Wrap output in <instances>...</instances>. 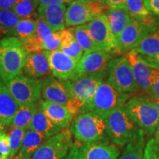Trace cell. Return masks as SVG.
Returning <instances> with one entry per match:
<instances>
[{"label": "cell", "mask_w": 159, "mask_h": 159, "mask_svg": "<svg viewBox=\"0 0 159 159\" xmlns=\"http://www.w3.org/2000/svg\"><path fill=\"white\" fill-rule=\"evenodd\" d=\"M38 108V102L27 103L20 105L10 126L23 129L30 128L32 119Z\"/></svg>", "instance_id": "4316f807"}, {"label": "cell", "mask_w": 159, "mask_h": 159, "mask_svg": "<svg viewBox=\"0 0 159 159\" xmlns=\"http://www.w3.org/2000/svg\"><path fill=\"white\" fill-rule=\"evenodd\" d=\"M69 130L76 142L80 143L110 141L107 134L105 117L94 111L77 115L71 122Z\"/></svg>", "instance_id": "7a4b0ae2"}, {"label": "cell", "mask_w": 159, "mask_h": 159, "mask_svg": "<svg viewBox=\"0 0 159 159\" xmlns=\"http://www.w3.org/2000/svg\"><path fill=\"white\" fill-rule=\"evenodd\" d=\"M147 97H148L149 100H150V102L155 105V107H156V108L159 111V98H156V97H151L148 96V95H147Z\"/></svg>", "instance_id": "bcb514c9"}, {"label": "cell", "mask_w": 159, "mask_h": 159, "mask_svg": "<svg viewBox=\"0 0 159 159\" xmlns=\"http://www.w3.org/2000/svg\"><path fill=\"white\" fill-rule=\"evenodd\" d=\"M38 7L39 5L33 0H17L12 11L21 19H36Z\"/></svg>", "instance_id": "4dcf8cb0"}, {"label": "cell", "mask_w": 159, "mask_h": 159, "mask_svg": "<svg viewBox=\"0 0 159 159\" xmlns=\"http://www.w3.org/2000/svg\"><path fill=\"white\" fill-rule=\"evenodd\" d=\"M124 108L134 122L144 131L146 138H151L158 125L159 111L148 97H130Z\"/></svg>", "instance_id": "277c9868"}, {"label": "cell", "mask_w": 159, "mask_h": 159, "mask_svg": "<svg viewBox=\"0 0 159 159\" xmlns=\"http://www.w3.org/2000/svg\"><path fill=\"white\" fill-rule=\"evenodd\" d=\"M91 1L97 2L103 4V5H107V4H106V0H91Z\"/></svg>", "instance_id": "c3c4849f"}, {"label": "cell", "mask_w": 159, "mask_h": 159, "mask_svg": "<svg viewBox=\"0 0 159 159\" xmlns=\"http://www.w3.org/2000/svg\"><path fill=\"white\" fill-rule=\"evenodd\" d=\"M70 81L61 80L51 75L42 82L43 99L66 106L70 99Z\"/></svg>", "instance_id": "9a60e30c"}, {"label": "cell", "mask_w": 159, "mask_h": 159, "mask_svg": "<svg viewBox=\"0 0 159 159\" xmlns=\"http://www.w3.org/2000/svg\"><path fill=\"white\" fill-rule=\"evenodd\" d=\"M86 25L89 35L100 50L119 55L118 43L113 34L108 17L105 13L99 15Z\"/></svg>", "instance_id": "8fae6325"}, {"label": "cell", "mask_w": 159, "mask_h": 159, "mask_svg": "<svg viewBox=\"0 0 159 159\" xmlns=\"http://www.w3.org/2000/svg\"><path fill=\"white\" fill-rule=\"evenodd\" d=\"M61 30L54 31L52 35L48 39L43 41L41 44L42 50H57L59 49L61 41Z\"/></svg>", "instance_id": "8d00e7d4"}, {"label": "cell", "mask_w": 159, "mask_h": 159, "mask_svg": "<svg viewBox=\"0 0 159 159\" xmlns=\"http://www.w3.org/2000/svg\"><path fill=\"white\" fill-rule=\"evenodd\" d=\"M13 159H24V158H22V156H21V155H20L19 153H18Z\"/></svg>", "instance_id": "681fc988"}, {"label": "cell", "mask_w": 159, "mask_h": 159, "mask_svg": "<svg viewBox=\"0 0 159 159\" xmlns=\"http://www.w3.org/2000/svg\"><path fill=\"white\" fill-rule=\"evenodd\" d=\"M74 0H41L39 6H44L49 5H55V4H66L71 3Z\"/></svg>", "instance_id": "ee69618b"}, {"label": "cell", "mask_w": 159, "mask_h": 159, "mask_svg": "<svg viewBox=\"0 0 159 159\" xmlns=\"http://www.w3.org/2000/svg\"><path fill=\"white\" fill-rule=\"evenodd\" d=\"M2 39V36H1V35H0V40H1Z\"/></svg>", "instance_id": "f5cc1de1"}, {"label": "cell", "mask_w": 159, "mask_h": 159, "mask_svg": "<svg viewBox=\"0 0 159 159\" xmlns=\"http://www.w3.org/2000/svg\"><path fill=\"white\" fill-rule=\"evenodd\" d=\"M30 128L48 137L55 136L61 131V129L54 124L52 121L45 114L39 104L36 112L32 119Z\"/></svg>", "instance_id": "603a6c76"}, {"label": "cell", "mask_w": 159, "mask_h": 159, "mask_svg": "<svg viewBox=\"0 0 159 159\" xmlns=\"http://www.w3.org/2000/svg\"><path fill=\"white\" fill-rule=\"evenodd\" d=\"M27 55L18 38L10 36L0 40V80L5 83L22 75Z\"/></svg>", "instance_id": "6da1fadb"}, {"label": "cell", "mask_w": 159, "mask_h": 159, "mask_svg": "<svg viewBox=\"0 0 159 159\" xmlns=\"http://www.w3.org/2000/svg\"><path fill=\"white\" fill-rule=\"evenodd\" d=\"M151 97L159 98V70L152 68L151 69V86L146 94Z\"/></svg>", "instance_id": "74e56055"}, {"label": "cell", "mask_w": 159, "mask_h": 159, "mask_svg": "<svg viewBox=\"0 0 159 159\" xmlns=\"http://www.w3.org/2000/svg\"><path fill=\"white\" fill-rule=\"evenodd\" d=\"M64 159H85L80 148V143L75 142Z\"/></svg>", "instance_id": "ab89813d"}, {"label": "cell", "mask_w": 159, "mask_h": 159, "mask_svg": "<svg viewBox=\"0 0 159 159\" xmlns=\"http://www.w3.org/2000/svg\"><path fill=\"white\" fill-rule=\"evenodd\" d=\"M145 159H159V122L151 138L144 148Z\"/></svg>", "instance_id": "e575fe53"}, {"label": "cell", "mask_w": 159, "mask_h": 159, "mask_svg": "<svg viewBox=\"0 0 159 159\" xmlns=\"http://www.w3.org/2000/svg\"><path fill=\"white\" fill-rule=\"evenodd\" d=\"M43 81L21 75L5 84L19 105L37 102L41 96Z\"/></svg>", "instance_id": "9c48e42d"}, {"label": "cell", "mask_w": 159, "mask_h": 159, "mask_svg": "<svg viewBox=\"0 0 159 159\" xmlns=\"http://www.w3.org/2000/svg\"><path fill=\"white\" fill-rule=\"evenodd\" d=\"M139 55L153 56L159 53V27L147 35L138 45L133 49Z\"/></svg>", "instance_id": "83f0119b"}, {"label": "cell", "mask_w": 159, "mask_h": 159, "mask_svg": "<svg viewBox=\"0 0 159 159\" xmlns=\"http://www.w3.org/2000/svg\"><path fill=\"white\" fill-rule=\"evenodd\" d=\"M38 104L49 119L61 130L67 129L71 125L75 116L66 106L41 99L38 101Z\"/></svg>", "instance_id": "d6986e66"}, {"label": "cell", "mask_w": 159, "mask_h": 159, "mask_svg": "<svg viewBox=\"0 0 159 159\" xmlns=\"http://www.w3.org/2000/svg\"><path fill=\"white\" fill-rule=\"evenodd\" d=\"M26 132H27L26 129L11 127V130L8 133L10 148H11L10 159H13L19 152Z\"/></svg>", "instance_id": "d6a6232c"}, {"label": "cell", "mask_w": 159, "mask_h": 159, "mask_svg": "<svg viewBox=\"0 0 159 159\" xmlns=\"http://www.w3.org/2000/svg\"><path fill=\"white\" fill-rule=\"evenodd\" d=\"M23 72L30 78L41 81L51 76L49 61L42 51L27 55Z\"/></svg>", "instance_id": "e0dca14e"}, {"label": "cell", "mask_w": 159, "mask_h": 159, "mask_svg": "<svg viewBox=\"0 0 159 159\" xmlns=\"http://www.w3.org/2000/svg\"><path fill=\"white\" fill-rule=\"evenodd\" d=\"M75 36L85 53L100 50L89 35L87 25H81L75 27Z\"/></svg>", "instance_id": "1f68e13d"}, {"label": "cell", "mask_w": 159, "mask_h": 159, "mask_svg": "<svg viewBox=\"0 0 159 159\" xmlns=\"http://www.w3.org/2000/svg\"><path fill=\"white\" fill-rule=\"evenodd\" d=\"M107 134L113 144L125 147L142 130L131 119L124 106L112 111L105 116Z\"/></svg>", "instance_id": "3957f363"}, {"label": "cell", "mask_w": 159, "mask_h": 159, "mask_svg": "<svg viewBox=\"0 0 159 159\" xmlns=\"http://www.w3.org/2000/svg\"><path fill=\"white\" fill-rule=\"evenodd\" d=\"M130 98V94L119 91L106 79L100 83L94 98L81 113L94 111L105 117L112 111L124 106Z\"/></svg>", "instance_id": "5b68a950"}, {"label": "cell", "mask_w": 159, "mask_h": 159, "mask_svg": "<svg viewBox=\"0 0 159 159\" xmlns=\"http://www.w3.org/2000/svg\"><path fill=\"white\" fill-rule=\"evenodd\" d=\"M10 153H11V148H10L8 134L2 132L0 134V155L9 158Z\"/></svg>", "instance_id": "f35d334b"}, {"label": "cell", "mask_w": 159, "mask_h": 159, "mask_svg": "<svg viewBox=\"0 0 159 159\" xmlns=\"http://www.w3.org/2000/svg\"><path fill=\"white\" fill-rule=\"evenodd\" d=\"M61 34L62 37L58 49L79 62L84 55V51L75 36V28L69 27L61 30Z\"/></svg>", "instance_id": "7402d4cb"}, {"label": "cell", "mask_w": 159, "mask_h": 159, "mask_svg": "<svg viewBox=\"0 0 159 159\" xmlns=\"http://www.w3.org/2000/svg\"><path fill=\"white\" fill-rule=\"evenodd\" d=\"M145 139L146 136L142 130L136 138L125 145L118 159H145Z\"/></svg>", "instance_id": "484cf974"}, {"label": "cell", "mask_w": 159, "mask_h": 159, "mask_svg": "<svg viewBox=\"0 0 159 159\" xmlns=\"http://www.w3.org/2000/svg\"><path fill=\"white\" fill-rule=\"evenodd\" d=\"M0 159H10L8 157H5V156H1L0 155Z\"/></svg>", "instance_id": "f907efd6"}, {"label": "cell", "mask_w": 159, "mask_h": 159, "mask_svg": "<svg viewBox=\"0 0 159 159\" xmlns=\"http://www.w3.org/2000/svg\"><path fill=\"white\" fill-rule=\"evenodd\" d=\"M49 138L31 128H28L24 138L22 145L19 153L24 159H31L40 146Z\"/></svg>", "instance_id": "cb8c5ba5"}, {"label": "cell", "mask_w": 159, "mask_h": 159, "mask_svg": "<svg viewBox=\"0 0 159 159\" xmlns=\"http://www.w3.org/2000/svg\"><path fill=\"white\" fill-rule=\"evenodd\" d=\"M66 4H55L39 6L38 18L44 21L53 31H58L66 27Z\"/></svg>", "instance_id": "ffe728a7"}, {"label": "cell", "mask_w": 159, "mask_h": 159, "mask_svg": "<svg viewBox=\"0 0 159 159\" xmlns=\"http://www.w3.org/2000/svg\"><path fill=\"white\" fill-rule=\"evenodd\" d=\"M19 106L5 83L0 80V121L5 126L11 125Z\"/></svg>", "instance_id": "44dd1931"}, {"label": "cell", "mask_w": 159, "mask_h": 159, "mask_svg": "<svg viewBox=\"0 0 159 159\" xmlns=\"http://www.w3.org/2000/svg\"><path fill=\"white\" fill-rule=\"evenodd\" d=\"M33 2H35L38 5H39V2H40V1H41V0H33Z\"/></svg>", "instance_id": "816d5d0a"}, {"label": "cell", "mask_w": 159, "mask_h": 159, "mask_svg": "<svg viewBox=\"0 0 159 159\" xmlns=\"http://www.w3.org/2000/svg\"><path fill=\"white\" fill-rule=\"evenodd\" d=\"M147 8L159 16V0H144Z\"/></svg>", "instance_id": "b9f144b4"}, {"label": "cell", "mask_w": 159, "mask_h": 159, "mask_svg": "<svg viewBox=\"0 0 159 159\" xmlns=\"http://www.w3.org/2000/svg\"><path fill=\"white\" fill-rule=\"evenodd\" d=\"M128 59L132 69L134 78L140 90L145 94L148 92L151 86V69L143 60L140 55L134 49H131L124 55Z\"/></svg>", "instance_id": "2e32d148"}, {"label": "cell", "mask_w": 159, "mask_h": 159, "mask_svg": "<svg viewBox=\"0 0 159 159\" xmlns=\"http://www.w3.org/2000/svg\"><path fill=\"white\" fill-rule=\"evenodd\" d=\"M70 130L65 129L43 143L31 159H64L73 144Z\"/></svg>", "instance_id": "30bf717a"}, {"label": "cell", "mask_w": 159, "mask_h": 159, "mask_svg": "<svg viewBox=\"0 0 159 159\" xmlns=\"http://www.w3.org/2000/svg\"><path fill=\"white\" fill-rule=\"evenodd\" d=\"M107 80L117 89L124 93L137 92L139 89L130 63L125 55L114 57L108 64Z\"/></svg>", "instance_id": "ba28073f"}, {"label": "cell", "mask_w": 159, "mask_h": 159, "mask_svg": "<svg viewBox=\"0 0 159 159\" xmlns=\"http://www.w3.org/2000/svg\"><path fill=\"white\" fill-rule=\"evenodd\" d=\"M47 57L52 76L61 80H71L77 77L78 62L62 51L42 50Z\"/></svg>", "instance_id": "4fadbf2b"}, {"label": "cell", "mask_w": 159, "mask_h": 159, "mask_svg": "<svg viewBox=\"0 0 159 159\" xmlns=\"http://www.w3.org/2000/svg\"><path fill=\"white\" fill-rule=\"evenodd\" d=\"M105 80L97 76L83 75L70 81V99L66 105L69 110L77 116L83 108L94 98L97 88L100 83Z\"/></svg>", "instance_id": "8992f818"}, {"label": "cell", "mask_w": 159, "mask_h": 159, "mask_svg": "<svg viewBox=\"0 0 159 159\" xmlns=\"http://www.w3.org/2000/svg\"><path fill=\"white\" fill-rule=\"evenodd\" d=\"M150 33L139 20L132 18L117 41L119 55H125L134 49Z\"/></svg>", "instance_id": "5bb4252c"}, {"label": "cell", "mask_w": 159, "mask_h": 159, "mask_svg": "<svg viewBox=\"0 0 159 159\" xmlns=\"http://www.w3.org/2000/svg\"><path fill=\"white\" fill-rule=\"evenodd\" d=\"M108 17L111 30L115 39H118L125 27L128 25L132 18L125 9L109 8L104 12Z\"/></svg>", "instance_id": "d4e9b609"}, {"label": "cell", "mask_w": 159, "mask_h": 159, "mask_svg": "<svg viewBox=\"0 0 159 159\" xmlns=\"http://www.w3.org/2000/svg\"><path fill=\"white\" fill-rule=\"evenodd\" d=\"M110 8L108 5L91 0H74L66 12V26L74 27L85 25Z\"/></svg>", "instance_id": "52a82bcc"}, {"label": "cell", "mask_w": 159, "mask_h": 159, "mask_svg": "<svg viewBox=\"0 0 159 159\" xmlns=\"http://www.w3.org/2000/svg\"><path fill=\"white\" fill-rule=\"evenodd\" d=\"M5 125L4 124L3 122H2L1 121H0V134L4 132V130H5Z\"/></svg>", "instance_id": "7dc6e473"}, {"label": "cell", "mask_w": 159, "mask_h": 159, "mask_svg": "<svg viewBox=\"0 0 159 159\" xmlns=\"http://www.w3.org/2000/svg\"><path fill=\"white\" fill-rule=\"evenodd\" d=\"M80 148L85 159H118L120 156L119 149L110 141L80 143Z\"/></svg>", "instance_id": "ac0fdd59"}, {"label": "cell", "mask_w": 159, "mask_h": 159, "mask_svg": "<svg viewBox=\"0 0 159 159\" xmlns=\"http://www.w3.org/2000/svg\"><path fill=\"white\" fill-rule=\"evenodd\" d=\"M114 57L113 53L104 50L85 53L77 64V77L89 75L106 80L108 77L109 62Z\"/></svg>", "instance_id": "7c38bea8"}, {"label": "cell", "mask_w": 159, "mask_h": 159, "mask_svg": "<svg viewBox=\"0 0 159 159\" xmlns=\"http://www.w3.org/2000/svg\"><path fill=\"white\" fill-rule=\"evenodd\" d=\"M20 20L12 10L0 9V35L2 38L13 36L15 28Z\"/></svg>", "instance_id": "f1b7e54d"}, {"label": "cell", "mask_w": 159, "mask_h": 159, "mask_svg": "<svg viewBox=\"0 0 159 159\" xmlns=\"http://www.w3.org/2000/svg\"><path fill=\"white\" fill-rule=\"evenodd\" d=\"M17 0H0V9L12 10Z\"/></svg>", "instance_id": "f6af8a7d"}, {"label": "cell", "mask_w": 159, "mask_h": 159, "mask_svg": "<svg viewBox=\"0 0 159 159\" xmlns=\"http://www.w3.org/2000/svg\"><path fill=\"white\" fill-rule=\"evenodd\" d=\"M125 3L126 0H106L107 5L113 9H125Z\"/></svg>", "instance_id": "7bdbcfd3"}, {"label": "cell", "mask_w": 159, "mask_h": 159, "mask_svg": "<svg viewBox=\"0 0 159 159\" xmlns=\"http://www.w3.org/2000/svg\"><path fill=\"white\" fill-rule=\"evenodd\" d=\"M125 9L131 18L136 19H142L151 13L145 5L144 0H126Z\"/></svg>", "instance_id": "836d02e7"}, {"label": "cell", "mask_w": 159, "mask_h": 159, "mask_svg": "<svg viewBox=\"0 0 159 159\" xmlns=\"http://www.w3.org/2000/svg\"><path fill=\"white\" fill-rule=\"evenodd\" d=\"M36 20L33 19H21L16 27L13 36L19 39L21 43L36 35Z\"/></svg>", "instance_id": "f546056e"}, {"label": "cell", "mask_w": 159, "mask_h": 159, "mask_svg": "<svg viewBox=\"0 0 159 159\" xmlns=\"http://www.w3.org/2000/svg\"><path fill=\"white\" fill-rule=\"evenodd\" d=\"M35 20H36L37 23L36 37L41 45L43 41H45L46 40L48 39L52 35L54 31L49 27V26L47 25L44 21H43V20L40 19V18H37Z\"/></svg>", "instance_id": "d590c367"}, {"label": "cell", "mask_w": 159, "mask_h": 159, "mask_svg": "<svg viewBox=\"0 0 159 159\" xmlns=\"http://www.w3.org/2000/svg\"><path fill=\"white\" fill-rule=\"evenodd\" d=\"M141 58L148 66L159 70V53L153 56H144L141 55Z\"/></svg>", "instance_id": "60d3db41"}]
</instances>
